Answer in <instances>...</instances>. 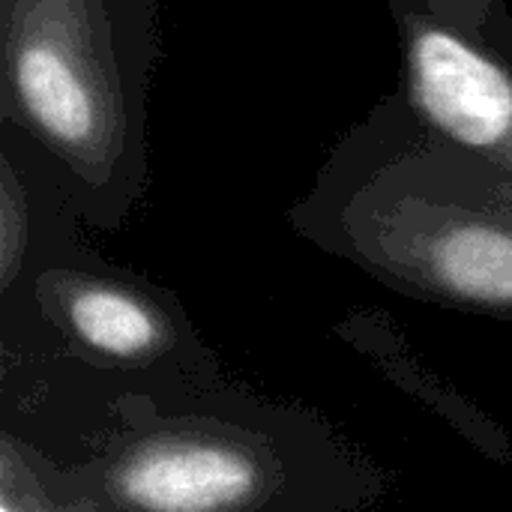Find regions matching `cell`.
Returning <instances> with one entry per match:
<instances>
[{"label":"cell","mask_w":512,"mask_h":512,"mask_svg":"<svg viewBox=\"0 0 512 512\" xmlns=\"http://www.w3.org/2000/svg\"><path fill=\"white\" fill-rule=\"evenodd\" d=\"M15 192H18L15 180L6 171L3 174V192H0V261H3L6 282L12 279L18 249H21V240H24V207H21Z\"/></svg>","instance_id":"8992f818"},{"label":"cell","mask_w":512,"mask_h":512,"mask_svg":"<svg viewBox=\"0 0 512 512\" xmlns=\"http://www.w3.org/2000/svg\"><path fill=\"white\" fill-rule=\"evenodd\" d=\"M501 162H504V165H507V168H510V171H512V153H507V156H501Z\"/></svg>","instance_id":"52a82bcc"},{"label":"cell","mask_w":512,"mask_h":512,"mask_svg":"<svg viewBox=\"0 0 512 512\" xmlns=\"http://www.w3.org/2000/svg\"><path fill=\"white\" fill-rule=\"evenodd\" d=\"M411 96L423 117L450 141L489 153H512V75L447 27H420L408 48Z\"/></svg>","instance_id":"7a4b0ae2"},{"label":"cell","mask_w":512,"mask_h":512,"mask_svg":"<svg viewBox=\"0 0 512 512\" xmlns=\"http://www.w3.org/2000/svg\"><path fill=\"white\" fill-rule=\"evenodd\" d=\"M432 276L453 294L477 303H512V228L456 216L435 228L426 249Z\"/></svg>","instance_id":"277c9868"},{"label":"cell","mask_w":512,"mask_h":512,"mask_svg":"<svg viewBox=\"0 0 512 512\" xmlns=\"http://www.w3.org/2000/svg\"><path fill=\"white\" fill-rule=\"evenodd\" d=\"M9 81L24 117L63 153L93 162L117 138V105L78 0H33L9 36Z\"/></svg>","instance_id":"6da1fadb"},{"label":"cell","mask_w":512,"mask_h":512,"mask_svg":"<svg viewBox=\"0 0 512 512\" xmlns=\"http://www.w3.org/2000/svg\"><path fill=\"white\" fill-rule=\"evenodd\" d=\"M255 486L246 456L222 447H156L132 459L120 474L126 501L147 512H222Z\"/></svg>","instance_id":"3957f363"},{"label":"cell","mask_w":512,"mask_h":512,"mask_svg":"<svg viewBox=\"0 0 512 512\" xmlns=\"http://www.w3.org/2000/svg\"><path fill=\"white\" fill-rule=\"evenodd\" d=\"M69 318L87 345L114 357L144 354L156 342L153 315L135 297L114 288H81L69 300Z\"/></svg>","instance_id":"5b68a950"},{"label":"cell","mask_w":512,"mask_h":512,"mask_svg":"<svg viewBox=\"0 0 512 512\" xmlns=\"http://www.w3.org/2000/svg\"><path fill=\"white\" fill-rule=\"evenodd\" d=\"M3 512H9V507H3Z\"/></svg>","instance_id":"ba28073f"}]
</instances>
